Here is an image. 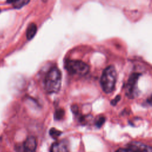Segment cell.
<instances>
[{"mask_svg":"<svg viewBox=\"0 0 152 152\" xmlns=\"http://www.w3.org/2000/svg\"><path fill=\"white\" fill-rule=\"evenodd\" d=\"M61 86V73L56 66L51 68L45 79V88L49 93H57Z\"/></svg>","mask_w":152,"mask_h":152,"instance_id":"1","label":"cell"},{"mask_svg":"<svg viewBox=\"0 0 152 152\" xmlns=\"http://www.w3.org/2000/svg\"><path fill=\"white\" fill-rule=\"evenodd\" d=\"M116 77V71L113 66L110 65L104 69L100 78V85L104 92L110 93L113 91Z\"/></svg>","mask_w":152,"mask_h":152,"instance_id":"2","label":"cell"},{"mask_svg":"<svg viewBox=\"0 0 152 152\" xmlns=\"http://www.w3.org/2000/svg\"><path fill=\"white\" fill-rule=\"evenodd\" d=\"M65 67L71 74L81 76L85 75L90 70L89 66L80 60H67L65 64Z\"/></svg>","mask_w":152,"mask_h":152,"instance_id":"3","label":"cell"},{"mask_svg":"<svg viewBox=\"0 0 152 152\" xmlns=\"http://www.w3.org/2000/svg\"><path fill=\"white\" fill-rule=\"evenodd\" d=\"M140 75L141 74L139 73H132L128 80L125 87L126 94L131 99L134 98L138 94L137 84Z\"/></svg>","mask_w":152,"mask_h":152,"instance_id":"4","label":"cell"},{"mask_svg":"<svg viewBox=\"0 0 152 152\" xmlns=\"http://www.w3.org/2000/svg\"><path fill=\"white\" fill-rule=\"evenodd\" d=\"M127 148L132 152H152L151 147L142 142L132 141L127 145Z\"/></svg>","mask_w":152,"mask_h":152,"instance_id":"5","label":"cell"},{"mask_svg":"<svg viewBox=\"0 0 152 152\" xmlns=\"http://www.w3.org/2000/svg\"><path fill=\"white\" fill-rule=\"evenodd\" d=\"M68 142L65 140L53 143L50 147V152H68Z\"/></svg>","mask_w":152,"mask_h":152,"instance_id":"6","label":"cell"},{"mask_svg":"<svg viewBox=\"0 0 152 152\" xmlns=\"http://www.w3.org/2000/svg\"><path fill=\"white\" fill-rule=\"evenodd\" d=\"M37 142L34 137H28L24 142V152H36Z\"/></svg>","mask_w":152,"mask_h":152,"instance_id":"7","label":"cell"},{"mask_svg":"<svg viewBox=\"0 0 152 152\" xmlns=\"http://www.w3.org/2000/svg\"><path fill=\"white\" fill-rule=\"evenodd\" d=\"M37 32V26L34 23H31L28 25L26 30L27 39L30 40L34 37Z\"/></svg>","mask_w":152,"mask_h":152,"instance_id":"8","label":"cell"},{"mask_svg":"<svg viewBox=\"0 0 152 152\" xmlns=\"http://www.w3.org/2000/svg\"><path fill=\"white\" fill-rule=\"evenodd\" d=\"M64 116H65V110L62 108L56 109L54 113V118L56 120H61L64 118Z\"/></svg>","mask_w":152,"mask_h":152,"instance_id":"9","label":"cell"},{"mask_svg":"<svg viewBox=\"0 0 152 152\" xmlns=\"http://www.w3.org/2000/svg\"><path fill=\"white\" fill-rule=\"evenodd\" d=\"M62 134V132L55 128H52L49 131L50 135L53 139H57Z\"/></svg>","mask_w":152,"mask_h":152,"instance_id":"10","label":"cell"},{"mask_svg":"<svg viewBox=\"0 0 152 152\" xmlns=\"http://www.w3.org/2000/svg\"><path fill=\"white\" fill-rule=\"evenodd\" d=\"M29 1L30 0H18V1L12 5L15 8H20L27 4Z\"/></svg>","mask_w":152,"mask_h":152,"instance_id":"11","label":"cell"},{"mask_svg":"<svg viewBox=\"0 0 152 152\" xmlns=\"http://www.w3.org/2000/svg\"><path fill=\"white\" fill-rule=\"evenodd\" d=\"M105 122V118L104 116L99 117L96 121V126L97 128H100Z\"/></svg>","mask_w":152,"mask_h":152,"instance_id":"12","label":"cell"},{"mask_svg":"<svg viewBox=\"0 0 152 152\" xmlns=\"http://www.w3.org/2000/svg\"><path fill=\"white\" fill-rule=\"evenodd\" d=\"M121 99V96L120 95H118L114 99H113L112 101H111V104L113 106L116 105L117 104V103Z\"/></svg>","mask_w":152,"mask_h":152,"instance_id":"13","label":"cell"},{"mask_svg":"<svg viewBox=\"0 0 152 152\" xmlns=\"http://www.w3.org/2000/svg\"><path fill=\"white\" fill-rule=\"evenodd\" d=\"M115 152H132L128 148H119Z\"/></svg>","mask_w":152,"mask_h":152,"instance_id":"14","label":"cell"},{"mask_svg":"<svg viewBox=\"0 0 152 152\" xmlns=\"http://www.w3.org/2000/svg\"><path fill=\"white\" fill-rule=\"evenodd\" d=\"M17 1H18V0H7V3L13 5L15 3H16Z\"/></svg>","mask_w":152,"mask_h":152,"instance_id":"15","label":"cell"},{"mask_svg":"<svg viewBox=\"0 0 152 152\" xmlns=\"http://www.w3.org/2000/svg\"><path fill=\"white\" fill-rule=\"evenodd\" d=\"M42 1H44V2H46L47 0H42Z\"/></svg>","mask_w":152,"mask_h":152,"instance_id":"16","label":"cell"},{"mask_svg":"<svg viewBox=\"0 0 152 152\" xmlns=\"http://www.w3.org/2000/svg\"><path fill=\"white\" fill-rule=\"evenodd\" d=\"M0 11H1V10H0Z\"/></svg>","mask_w":152,"mask_h":152,"instance_id":"17","label":"cell"}]
</instances>
